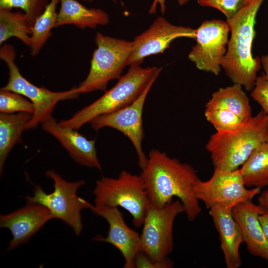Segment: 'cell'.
Returning a JSON list of instances; mask_svg holds the SVG:
<instances>
[{
  "label": "cell",
  "instance_id": "6da1fadb",
  "mask_svg": "<svg viewBox=\"0 0 268 268\" xmlns=\"http://www.w3.org/2000/svg\"><path fill=\"white\" fill-rule=\"evenodd\" d=\"M141 176L150 204L161 207L177 197L185 208L189 221L195 220L201 212L194 187L200 180L190 164L180 162L157 149L151 150Z\"/></svg>",
  "mask_w": 268,
  "mask_h": 268
},
{
  "label": "cell",
  "instance_id": "7a4b0ae2",
  "mask_svg": "<svg viewBox=\"0 0 268 268\" xmlns=\"http://www.w3.org/2000/svg\"><path fill=\"white\" fill-rule=\"evenodd\" d=\"M265 0H246L239 11L226 19L230 32L221 67L234 84L251 91L262 66L261 59L252 53L257 12Z\"/></svg>",
  "mask_w": 268,
  "mask_h": 268
},
{
  "label": "cell",
  "instance_id": "3957f363",
  "mask_svg": "<svg viewBox=\"0 0 268 268\" xmlns=\"http://www.w3.org/2000/svg\"><path fill=\"white\" fill-rule=\"evenodd\" d=\"M268 140V116L262 110L239 127L216 131L206 144L214 169L232 171L239 168L252 152Z\"/></svg>",
  "mask_w": 268,
  "mask_h": 268
},
{
  "label": "cell",
  "instance_id": "277c9868",
  "mask_svg": "<svg viewBox=\"0 0 268 268\" xmlns=\"http://www.w3.org/2000/svg\"><path fill=\"white\" fill-rule=\"evenodd\" d=\"M162 67L144 68L140 65L130 66L127 73L100 98L77 111L70 118L60 121L64 128L78 130L94 118L111 113L130 104L136 100L153 80L156 79Z\"/></svg>",
  "mask_w": 268,
  "mask_h": 268
},
{
  "label": "cell",
  "instance_id": "5b68a950",
  "mask_svg": "<svg viewBox=\"0 0 268 268\" xmlns=\"http://www.w3.org/2000/svg\"><path fill=\"white\" fill-rule=\"evenodd\" d=\"M185 213L179 200L161 207L149 206L140 236L141 251L148 257L147 268H171L173 262L168 258L174 249L173 225L176 217Z\"/></svg>",
  "mask_w": 268,
  "mask_h": 268
},
{
  "label": "cell",
  "instance_id": "8992f818",
  "mask_svg": "<svg viewBox=\"0 0 268 268\" xmlns=\"http://www.w3.org/2000/svg\"><path fill=\"white\" fill-rule=\"evenodd\" d=\"M93 194L94 205L122 207L131 215L135 227L142 226L150 201L140 175L123 170L117 178L102 177Z\"/></svg>",
  "mask_w": 268,
  "mask_h": 268
},
{
  "label": "cell",
  "instance_id": "52a82bcc",
  "mask_svg": "<svg viewBox=\"0 0 268 268\" xmlns=\"http://www.w3.org/2000/svg\"><path fill=\"white\" fill-rule=\"evenodd\" d=\"M95 42L97 48L92 54L88 73L76 87L78 94L105 91L108 83L112 80L118 79L125 67L128 66L132 41L97 32Z\"/></svg>",
  "mask_w": 268,
  "mask_h": 268
},
{
  "label": "cell",
  "instance_id": "ba28073f",
  "mask_svg": "<svg viewBox=\"0 0 268 268\" xmlns=\"http://www.w3.org/2000/svg\"><path fill=\"white\" fill-rule=\"evenodd\" d=\"M46 176L53 180L54 191L47 194L41 186H36L33 196L25 197L27 203H37L45 206L54 219L62 220L72 228L76 235H79L83 228L81 211L89 208V202L77 195L78 190L85 182L67 181L53 170L47 171Z\"/></svg>",
  "mask_w": 268,
  "mask_h": 268
},
{
  "label": "cell",
  "instance_id": "9c48e42d",
  "mask_svg": "<svg viewBox=\"0 0 268 268\" xmlns=\"http://www.w3.org/2000/svg\"><path fill=\"white\" fill-rule=\"evenodd\" d=\"M261 190L247 188L240 168L232 171L214 169L209 179L200 180L194 187L196 198L208 209L214 204L232 209L241 203L252 201L261 193Z\"/></svg>",
  "mask_w": 268,
  "mask_h": 268
},
{
  "label": "cell",
  "instance_id": "30bf717a",
  "mask_svg": "<svg viewBox=\"0 0 268 268\" xmlns=\"http://www.w3.org/2000/svg\"><path fill=\"white\" fill-rule=\"evenodd\" d=\"M204 116L216 131L241 125L252 116L249 99L242 86L234 84L214 92L205 105Z\"/></svg>",
  "mask_w": 268,
  "mask_h": 268
},
{
  "label": "cell",
  "instance_id": "8fae6325",
  "mask_svg": "<svg viewBox=\"0 0 268 268\" xmlns=\"http://www.w3.org/2000/svg\"><path fill=\"white\" fill-rule=\"evenodd\" d=\"M229 32L226 21L219 19L204 21L195 29L196 44L188 58L199 69L218 75L227 51Z\"/></svg>",
  "mask_w": 268,
  "mask_h": 268
},
{
  "label": "cell",
  "instance_id": "7c38bea8",
  "mask_svg": "<svg viewBox=\"0 0 268 268\" xmlns=\"http://www.w3.org/2000/svg\"><path fill=\"white\" fill-rule=\"evenodd\" d=\"M155 80H152L142 93L130 104L114 112L99 115L89 122L95 131L109 127L126 136L134 147L141 170L145 168L148 160L142 147L144 137L142 112L147 94Z\"/></svg>",
  "mask_w": 268,
  "mask_h": 268
},
{
  "label": "cell",
  "instance_id": "4fadbf2b",
  "mask_svg": "<svg viewBox=\"0 0 268 268\" xmlns=\"http://www.w3.org/2000/svg\"><path fill=\"white\" fill-rule=\"evenodd\" d=\"M88 206L93 213L104 218L109 224L106 236L98 235L93 240L114 246L123 257V267L135 268L136 257L141 251L140 234L127 225L118 207L97 206L89 202Z\"/></svg>",
  "mask_w": 268,
  "mask_h": 268
},
{
  "label": "cell",
  "instance_id": "5bb4252c",
  "mask_svg": "<svg viewBox=\"0 0 268 268\" xmlns=\"http://www.w3.org/2000/svg\"><path fill=\"white\" fill-rule=\"evenodd\" d=\"M195 37V29L173 25L163 17H158L148 29L132 41L128 66L140 65L146 57L164 52L177 38Z\"/></svg>",
  "mask_w": 268,
  "mask_h": 268
},
{
  "label": "cell",
  "instance_id": "9a60e30c",
  "mask_svg": "<svg viewBox=\"0 0 268 268\" xmlns=\"http://www.w3.org/2000/svg\"><path fill=\"white\" fill-rule=\"evenodd\" d=\"M54 219L50 210L37 203H27L24 206L0 216V227L8 229L12 238L7 250L28 242L49 220Z\"/></svg>",
  "mask_w": 268,
  "mask_h": 268
},
{
  "label": "cell",
  "instance_id": "2e32d148",
  "mask_svg": "<svg viewBox=\"0 0 268 268\" xmlns=\"http://www.w3.org/2000/svg\"><path fill=\"white\" fill-rule=\"evenodd\" d=\"M13 91L28 98L33 104L34 111L26 130L36 129L39 124L51 118L56 104L60 101L77 98L76 87L64 91H53L44 87L37 86L22 75L15 81Z\"/></svg>",
  "mask_w": 268,
  "mask_h": 268
},
{
  "label": "cell",
  "instance_id": "e0dca14e",
  "mask_svg": "<svg viewBox=\"0 0 268 268\" xmlns=\"http://www.w3.org/2000/svg\"><path fill=\"white\" fill-rule=\"evenodd\" d=\"M41 125L43 130L57 138L76 163L89 168L101 170L95 140L88 139L77 130L61 127L53 117Z\"/></svg>",
  "mask_w": 268,
  "mask_h": 268
},
{
  "label": "cell",
  "instance_id": "ac0fdd59",
  "mask_svg": "<svg viewBox=\"0 0 268 268\" xmlns=\"http://www.w3.org/2000/svg\"><path fill=\"white\" fill-rule=\"evenodd\" d=\"M232 210L249 253L268 262V239L259 220V216L265 210L252 201L241 203Z\"/></svg>",
  "mask_w": 268,
  "mask_h": 268
},
{
  "label": "cell",
  "instance_id": "d6986e66",
  "mask_svg": "<svg viewBox=\"0 0 268 268\" xmlns=\"http://www.w3.org/2000/svg\"><path fill=\"white\" fill-rule=\"evenodd\" d=\"M209 213L219 234L220 247L227 268H238L242 265L239 248L244 243L240 228L235 219L232 209L214 204Z\"/></svg>",
  "mask_w": 268,
  "mask_h": 268
},
{
  "label": "cell",
  "instance_id": "ffe728a7",
  "mask_svg": "<svg viewBox=\"0 0 268 268\" xmlns=\"http://www.w3.org/2000/svg\"><path fill=\"white\" fill-rule=\"evenodd\" d=\"M56 27L73 25L80 29L105 26L110 21L108 14L98 8H87L77 0H60Z\"/></svg>",
  "mask_w": 268,
  "mask_h": 268
},
{
  "label": "cell",
  "instance_id": "44dd1931",
  "mask_svg": "<svg viewBox=\"0 0 268 268\" xmlns=\"http://www.w3.org/2000/svg\"><path fill=\"white\" fill-rule=\"evenodd\" d=\"M32 114L26 112L0 114V172L12 148L22 142V134Z\"/></svg>",
  "mask_w": 268,
  "mask_h": 268
},
{
  "label": "cell",
  "instance_id": "7402d4cb",
  "mask_svg": "<svg viewBox=\"0 0 268 268\" xmlns=\"http://www.w3.org/2000/svg\"><path fill=\"white\" fill-rule=\"evenodd\" d=\"M240 169L247 188L268 186V140L252 152Z\"/></svg>",
  "mask_w": 268,
  "mask_h": 268
},
{
  "label": "cell",
  "instance_id": "603a6c76",
  "mask_svg": "<svg viewBox=\"0 0 268 268\" xmlns=\"http://www.w3.org/2000/svg\"><path fill=\"white\" fill-rule=\"evenodd\" d=\"M32 26L24 12L0 8V45L8 39L15 37L30 47Z\"/></svg>",
  "mask_w": 268,
  "mask_h": 268
},
{
  "label": "cell",
  "instance_id": "cb8c5ba5",
  "mask_svg": "<svg viewBox=\"0 0 268 268\" xmlns=\"http://www.w3.org/2000/svg\"><path fill=\"white\" fill-rule=\"evenodd\" d=\"M60 0H51L43 12L36 18L32 26L30 54L37 56L52 35V29L56 27L57 6Z\"/></svg>",
  "mask_w": 268,
  "mask_h": 268
},
{
  "label": "cell",
  "instance_id": "d4e9b609",
  "mask_svg": "<svg viewBox=\"0 0 268 268\" xmlns=\"http://www.w3.org/2000/svg\"><path fill=\"white\" fill-rule=\"evenodd\" d=\"M26 98L20 94L0 88V113L26 112L33 114L34 111L33 105Z\"/></svg>",
  "mask_w": 268,
  "mask_h": 268
},
{
  "label": "cell",
  "instance_id": "484cf974",
  "mask_svg": "<svg viewBox=\"0 0 268 268\" xmlns=\"http://www.w3.org/2000/svg\"><path fill=\"white\" fill-rule=\"evenodd\" d=\"M51 0H0V8L11 10L20 8L33 25L36 18L43 12Z\"/></svg>",
  "mask_w": 268,
  "mask_h": 268
},
{
  "label": "cell",
  "instance_id": "4316f807",
  "mask_svg": "<svg viewBox=\"0 0 268 268\" xmlns=\"http://www.w3.org/2000/svg\"><path fill=\"white\" fill-rule=\"evenodd\" d=\"M246 0H197L202 6L210 7L220 11L226 17L233 16L242 7Z\"/></svg>",
  "mask_w": 268,
  "mask_h": 268
},
{
  "label": "cell",
  "instance_id": "83f0119b",
  "mask_svg": "<svg viewBox=\"0 0 268 268\" xmlns=\"http://www.w3.org/2000/svg\"><path fill=\"white\" fill-rule=\"evenodd\" d=\"M251 96L262 107L268 116V78L264 73L258 76Z\"/></svg>",
  "mask_w": 268,
  "mask_h": 268
},
{
  "label": "cell",
  "instance_id": "f1b7e54d",
  "mask_svg": "<svg viewBox=\"0 0 268 268\" xmlns=\"http://www.w3.org/2000/svg\"><path fill=\"white\" fill-rule=\"evenodd\" d=\"M160 6L161 13L164 14L166 9L165 0H153L149 9L148 12L150 14H155L156 11L157 6Z\"/></svg>",
  "mask_w": 268,
  "mask_h": 268
},
{
  "label": "cell",
  "instance_id": "f546056e",
  "mask_svg": "<svg viewBox=\"0 0 268 268\" xmlns=\"http://www.w3.org/2000/svg\"><path fill=\"white\" fill-rule=\"evenodd\" d=\"M259 205L265 210H268V190L262 192L258 197Z\"/></svg>",
  "mask_w": 268,
  "mask_h": 268
},
{
  "label": "cell",
  "instance_id": "4dcf8cb0",
  "mask_svg": "<svg viewBox=\"0 0 268 268\" xmlns=\"http://www.w3.org/2000/svg\"><path fill=\"white\" fill-rule=\"evenodd\" d=\"M259 220L268 239V210H265L263 213L259 216Z\"/></svg>",
  "mask_w": 268,
  "mask_h": 268
},
{
  "label": "cell",
  "instance_id": "1f68e13d",
  "mask_svg": "<svg viewBox=\"0 0 268 268\" xmlns=\"http://www.w3.org/2000/svg\"><path fill=\"white\" fill-rule=\"evenodd\" d=\"M261 62L264 70V73L268 78V54L265 55L262 57Z\"/></svg>",
  "mask_w": 268,
  "mask_h": 268
},
{
  "label": "cell",
  "instance_id": "d6a6232c",
  "mask_svg": "<svg viewBox=\"0 0 268 268\" xmlns=\"http://www.w3.org/2000/svg\"><path fill=\"white\" fill-rule=\"evenodd\" d=\"M190 0H177L180 5H183L188 2Z\"/></svg>",
  "mask_w": 268,
  "mask_h": 268
},
{
  "label": "cell",
  "instance_id": "836d02e7",
  "mask_svg": "<svg viewBox=\"0 0 268 268\" xmlns=\"http://www.w3.org/2000/svg\"><path fill=\"white\" fill-rule=\"evenodd\" d=\"M82 0L86 1V2H92L95 0Z\"/></svg>",
  "mask_w": 268,
  "mask_h": 268
},
{
  "label": "cell",
  "instance_id": "e575fe53",
  "mask_svg": "<svg viewBox=\"0 0 268 268\" xmlns=\"http://www.w3.org/2000/svg\"><path fill=\"white\" fill-rule=\"evenodd\" d=\"M113 2H116V0H112Z\"/></svg>",
  "mask_w": 268,
  "mask_h": 268
}]
</instances>
